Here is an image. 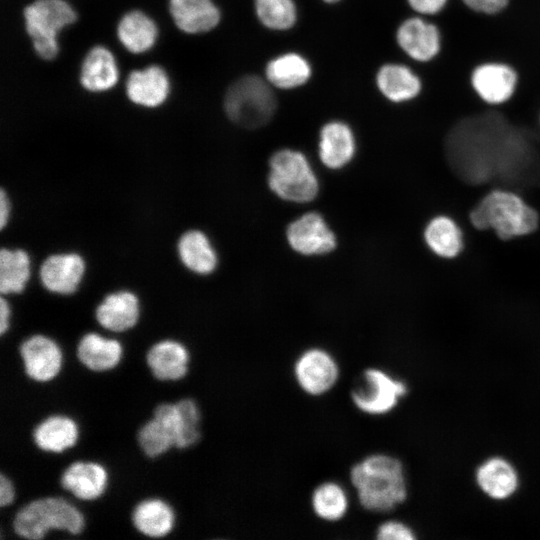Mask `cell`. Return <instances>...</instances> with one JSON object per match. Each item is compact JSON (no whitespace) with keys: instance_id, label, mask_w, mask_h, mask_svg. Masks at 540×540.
<instances>
[{"instance_id":"cell-5","label":"cell","mask_w":540,"mask_h":540,"mask_svg":"<svg viewBox=\"0 0 540 540\" xmlns=\"http://www.w3.org/2000/svg\"><path fill=\"white\" fill-rule=\"evenodd\" d=\"M277 109L272 86L257 75H245L235 80L226 90L224 110L235 124L246 128H260L270 122Z\"/></svg>"},{"instance_id":"cell-22","label":"cell","mask_w":540,"mask_h":540,"mask_svg":"<svg viewBox=\"0 0 540 540\" xmlns=\"http://www.w3.org/2000/svg\"><path fill=\"white\" fill-rule=\"evenodd\" d=\"M169 91L168 75L162 67L157 65L132 71L126 81V94L130 101L147 108L162 105Z\"/></svg>"},{"instance_id":"cell-39","label":"cell","mask_w":540,"mask_h":540,"mask_svg":"<svg viewBox=\"0 0 540 540\" xmlns=\"http://www.w3.org/2000/svg\"><path fill=\"white\" fill-rule=\"evenodd\" d=\"M16 488L9 476L3 471L0 473V507L5 508L14 503Z\"/></svg>"},{"instance_id":"cell-1","label":"cell","mask_w":540,"mask_h":540,"mask_svg":"<svg viewBox=\"0 0 540 540\" xmlns=\"http://www.w3.org/2000/svg\"><path fill=\"white\" fill-rule=\"evenodd\" d=\"M450 164L470 183L493 178L518 181L540 160V125L515 121L477 97L441 140Z\"/></svg>"},{"instance_id":"cell-17","label":"cell","mask_w":540,"mask_h":540,"mask_svg":"<svg viewBox=\"0 0 540 540\" xmlns=\"http://www.w3.org/2000/svg\"><path fill=\"white\" fill-rule=\"evenodd\" d=\"M140 315V299L128 289L107 293L95 308L96 322L112 333L133 329L138 324Z\"/></svg>"},{"instance_id":"cell-34","label":"cell","mask_w":540,"mask_h":540,"mask_svg":"<svg viewBox=\"0 0 540 540\" xmlns=\"http://www.w3.org/2000/svg\"><path fill=\"white\" fill-rule=\"evenodd\" d=\"M254 8L258 20L270 30H289L297 21L294 0H254Z\"/></svg>"},{"instance_id":"cell-19","label":"cell","mask_w":540,"mask_h":540,"mask_svg":"<svg viewBox=\"0 0 540 540\" xmlns=\"http://www.w3.org/2000/svg\"><path fill=\"white\" fill-rule=\"evenodd\" d=\"M287 239L296 252L304 255L324 254L336 246L334 233L316 212H309L293 221L288 226Z\"/></svg>"},{"instance_id":"cell-10","label":"cell","mask_w":540,"mask_h":540,"mask_svg":"<svg viewBox=\"0 0 540 540\" xmlns=\"http://www.w3.org/2000/svg\"><path fill=\"white\" fill-rule=\"evenodd\" d=\"M293 375L298 387L307 395L322 396L338 382L340 368L335 357L319 347L306 349L293 364Z\"/></svg>"},{"instance_id":"cell-3","label":"cell","mask_w":540,"mask_h":540,"mask_svg":"<svg viewBox=\"0 0 540 540\" xmlns=\"http://www.w3.org/2000/svg\"><path fill=\"white\" fill-rule=\"evenodd\" d=\"M85 525L83 513L69 500L55 495L26 502L11 521L14 534L27 540L43 539L51 531L79 535Z\"/></svg>"},{"instance_id":"cell-12","label":"cell","mask_w":540,"mask_h":540,"mask_svg":"<svg viewBox=\"0 0 540 540\" xmlns=\"http://www.w3.org/2000/svg\"><path fill=\"white\" fill-rule=\"evenodd\" d=\"M519 82V74L511 64L488 60L477 64L471 72L470 83L473 91L487 105L500 106L514 96Z\"/></svg>"},{"instance_id":"cell-41","label":"cell","mask_w":540,"mask_h":540,"mask_svg":"<svg viewBox=\"0 0 540 540\" xmlns=\"http://www.w3.org/2000/svg\"><path fill=\"white\" fill-rule=\"evenodd\" d=\"M11 216V202L9 195L2 188L0 192V227L5 229L8 225Z\"/></svg>"},{"instance_id":"cell-20","label":"cell","mask_w":540,"mask_h":540,"mask_svg":"<svg viewBox=\"0 0 540 540\" xmlns=\"http://www.w3.org/2000/svg\"><path fill=\"white\" fill-rule=\"evenodd\" d=\"M75 355L87 370L104 373L119 366L123 358V346L115 338L97 332H86L76 344Z\"/></svg>"},{"instance_id":"cell-40","label":"cell","mask_w":540,"mask_h":540,"mask_svg":"<svg viewBox=\"0 0 540 540\" xmlns=\"http://www.w3.org/2000/svg\"><path fill=\"white\" fill-rule=\"evenodd\" d=\"M11 306L9 301L4 297L0 298V335L3 336L6 334L11 325Z\"/></svg>"},{"instance_id":"cell-15","label":"cell","mask_w":540,"mask_h":540,"mask_svg":"<svg viewBox=\"0 0 540 540\" xmlns=\"http://www.w3.org/2000/svg\"><path fill=\"white\" fill-rule=\"evenodd\" d=\"M376 86L388 102L402 105L417 99L424 85L422 77L408 62L393 60L379 67Z\"/></svg>"},{"instance_id":"cell-16","label":"cell","mask_w":540,"mask_h":540,"mask_svg":"<svg viewBox=\"0 0 540 540\" xmlns=\"http://www.w3.org/2000/svg\"><path fill=\"white\" fill-rule=\"evenodd\" d=\"M109 476L104 465L93 460H76L67 465L59 477V485L74 498L95 501L103 496Z\"/></svg>"},{"instance_id":"cell-24","label":"cell","mask_w":540,"mask_h":540,"mask_svg":"<svg viewBox=\"0 0 540 540\" xmlns=\"http://www.w3.org/2000/svg\"><path fill=\"white\" fill-rule=\"evenodd\" d=\"M131 524L141 535L148 538H163L170 534L176 524L173 507L158 497L139 501L131 511Z\"/></svg>"},{"instance_id":"cell-8","label":"cell","mask_w":540,"mask_h":540,"mask_svg":"<svg viewBox=\"0 0 540 540\" xmlns=\"http://www.w3.org/2000/svg\"><path fill=\"white\" fill-rule=\"evenodd\" d=\"M406 383L388 372L372 367L365 369L351 389L355 407L371 416L391 412L407 394Z\"/></svg>"},{"instance_id":"cell-28","label":"cell","mask_w":540,"mask_h":540,"mask_svg":"<svg viewBox=\"0 0 540 540\" xmlns=\"http://www.w3.org/2000/svg\"><path fill=\"white\" fill-rule=\"evenodd\" d=\"M355 152V138L351 128L344 122L331 121L320 131L319 155L329 168L338 169L352 159Z\"/></svg>"},{"instance_id":"cell-33","label":"cell","mask_w":540,"mask_h":540,"mask_svg":"<svg viewBox=\"0 0 540 540\" xmlns=\"http://www.w3.org/2000/svg\"><path fill=\"white\" fill-rule=\"evenodd\" d=\"M311 508L316 517L325 522L340 521L349 510L348 493L336 481L322 482L311 494Z\"/></svg>"},{"instance_id":"cell-14","label":"cell","mask_w":540,"mask_h":540,"mask_svg":"<svg viewBox=\"0 0 540 540\" xmlns=\"http://www.w3.org/2000/svg\"><path fill=\"white\" fill-rule=\"evenodd\" d=\"M86 273L84 257L74 251L48 255L39 268L43 288L55 295L69 296L76 293Z\"/></svg>"},{"instance_id":"cell-30","label":"cell","mask_w":540,"mask_h":540,"mask_svg":"<svg viewBox=\"0 0 540 540\" xmlns=\"http://www.w3.org/2000/svg\"><path fill=\"white\" fill-rule=\"evenodd\" d=\"M117 36L129 52L139 54L153 47L158 36V29L149 16L134 10L127 12L120 19Z\"/></svg>"},{"instance_id":"cell-9","label":"cell","mask_w":540,"mask_h":540,"mask_svg":"<svg viewBox=\"0 0 540 540\" xmlns=\"http://www.w3.org/2000/svg\"><path fill=\"white\" fill-rule=\"evenodd\" d=\"M394 42L406 62L428 63L442 50V33L431 18L412 14L397 25Z\"/></svg>"},{"instance_id":"cell-2","label":"cell","mask_w":540,"mask_h":540,"mask_svg":"<svg viewBox=\"0 0 540 540\" xmlns=\"http://www.w3.org/2000/svg\"><path fill=\"white\" fill-rule=\"evenodd\" d=\"M350 482L361 507L371 513H388L408 496L405 468L401 460L386 453H372L350 469Z\"/></svg>"},{"instance_id":"cell-6","label":"cell","mask_w":540,"mask_h":540,"mask_svg":"<svg viewBox=\"0 0 540 540\" xmlns=\"http://www.w3.org/2000/svg\"><path fill=\"white\" fill-rule=\"evenodd\" d=\"M269 167V187L280 198L305 203L316 197L319 184L307 158L301 152L279 150L272 155Z\"/></svg>"},{"instance_id":"cell-7","label":"cell","mask_w":540,"mask_h":540,"mask_svg":"<svg viewBox=\"0 0 540 540\" xmlns=\"http://www.w3.org/2000/svg\"><path fill=\"white\" fill-rule=\"evenodd\" d=\"M23 15L33 48L45 60L57 56L58 33L77 19L75 10L65 0H36L25 7Z\"/></svg>"},{"instance_id":"cell-4","label":"cell","mask_w":540,"mask_h":540,"mask_svg":"<svg viewBox=\"0 0 540 540\" xmlns=\"http://www.w3.org/2000/svg\"><path fill=\"white\" fill-rule=\"evenodd\" d=\"M537 212L519 195L507 190H493L470 212L472 225L492 229L503 240L528 235L538 226Z\"/></svg>"},{"instance_id":"cell-36","label":"cell","mask_w":540,"mask_h":540,"mask_svg":"<svg viewBox=\"0 0 540 540\" xmlns=\"http://www.w3.org/2000/svg\"><path fill=\"white\" fill-rule=\"evenodd\" d=\"M375 537L378 540H413L416 535L408 524L390 519L377 527Z\"/></svg>"},{"instance_id":"cell-29","label":"cell","mask_w":540,"mask_h":540,"mask_svg":"<svg viewBox=\"0 0 540 540\" xmlns=\"http://www.w3.org/2000/svg\"><path fill=\"white\" fill-rule=\"evenodd\" d=\"M312 75L309 61L301 54L287 52L272 58L265 68V79L278 89H294L306 84Z\"/></svg>"},{"instance_id":"cell-18","label":"cell","mask_w":540,"mask_h":540,"mask_svg":"<svg viewBox=\"0 0 540 540\" xmlns=\"http://www.w3.org/2000/svg\"><path fill=\"white\" fill-rule=\"evenodd\" d=\"M190 361L185 344L172 338L154 342L145 354L146 366L152 376L164 382H176L186 377Z\"/></svg>"},{"instance_id":"cell-26","label":"cell","mask_w":540,"mask_h":540,"mask_svg":"<svg viewBox=\"0 0 540 540\" xmlns=\"http://www.w3.org/2000/svg\"><path fill=\"white\" fill-rule=\"evenodd\" d=\"M178 258L188 271L196 275H209L217 267L218 257L208 236L201 230L183 232L176 244Z\"/></svg>"},{"instance_id":"cell-23","label":"cell","mask_w":540,"mask_h":540,"mask_svg":"<svg viewBox=\"0 0 540 540\" xmlns=\"http://www.w3.org/2000/svg\"><path fill=\"white\" fill-rule=\"evenodd\" d=\"M475 480L480 490L494 500L513 496L519 486V475L507 459L494 456L483 461L476 469Z\"/></svg>"},{"instance_id":"cell-43","label":"cell","mask_w":540,"mask_h":540,"mask_svg":"<svg viewBox=\"0 0 540 540\" xmlns=\"http://www.w3.org/2000/svg\"><path fill=\"white\" fill-rule=\"evenodd\" d=\"M539 123H540V117H539Z\"/></svg>"},{"instance_id":"cell-37","label":"cell","mask_w":540,"mask_h":540,"mask_svg":"<svg viewBox=\"0 0 540 540\" xmlns=\"http://www.w3.org/2000/svg\"><path fill=\"white\" fill-rule=\"evenodd\" d=\"M450 0H406L413 14L433 17L442 12Z\"/></svg>"},{"instance_id":"cell-13","label":"cell","mask_w":540,"mask_h":540,"mask_svg":"<svg viewBox=\"0 0 540 540\" xmlns=\"http://www.w3.org/2000/svg\"><path fill=\"white\" fill-rule=\"evenodd\" d=\"M152 416L169 429L174 448L186 450L200 441L202 412L193 398L159 403L154 407Z\"/></svg>"},{"instance_id":"cell-35","label":"cell","mask_w":540,"mask_h":540,"mask_svg":"<svg viewBox=\"0 0 540 540\" xmlns=\"http://www.w3.org/2000/svg\"><path fill=\"white\" fill-rule=\"evenodd\" d=\"M136 442L141 452L149 459L158 458L174 448L169 429L153 416L138 428Z\"/></svg>"},{"instance_id":"cell-27","label":"cell","mask_w":540,"mask_h":540,"mask_svg":"<svg viewBox=\"0 0 540 540\" xmlns=\"http://www.w3.org/2000/svg\"><path fill=\"white\" fill-rule=\"evenodd\" d=\"M119 71L113 54L103 46H94L83 59L80 83L88 91L103 92L114 87Z\"/></svg>"},{"instance_id":"cell-42","label":"cell","mask_w":540,"mask_h":540,"mask_svg":"<svg viewBox=\"0 0 540 540\" xmlns=\"http://www.w3.org/2000/svg\"><path fill=\"white\" fill-rule=\"evenodd\" d=\"M325 3H328V4H334V3H337L339 2L340 0H323Z\"/></svg>"},{"instance_id":"cell-32","label":"cell","mask_w":540,"mask_h":540,"mask_svg":"<svg viewBox=\"0 0 540 540\" xmlns=\"http://www.w3.org/2000/svg\"><path fill=\"white\" fill-rule=\"evenodd\" d=\"M424 239L429 249L442 258H454L463 249V234L457 223L448 216L432 218L424 231Z\"/></svg>"},{"instance_id":"cell-38","label":"cell","mask_w":540,"mask_h":540,"mask_svg":"<svg viewBox=\"0 0 540 540\" xmlns=\"http://www.w3.org/2000/svg\"><path fill=\"white\" fill-rule=\"evenodd\" d=\"M471 11L485 15H494L503 11L509 0H461Z\"/></svg>"},{"instance_id":"cell-21","label":"cell","mask_w":540,"mask_h":540,"mask_svg":"<svg viewBox=\"0 0 540 540\" xmlns=\"http://www.w3.org/2000/svg\"><path fill=\"white\" fill-rule=\"evenodd\" d=\"M80 436L77 422L62 413L41 419L32 429L33 444L46 453L59 454L73 448Z\"/></svg>"},{"instance_id":"cell-11","label":"cell","mask_w":540,"mask_h":540,"mask_svg":"<svg viewBox=\"0 0 540 540\" xmlns=\"http://www.w3.org/2000/svg\"><path fill=\"white\" fill-rule=\"evenodd\" d=\"M19 358L25 375L36 383H48L62 370L63 351L52 337L35 333L21 341L18 347Z\"/></svg>"},{"instance_id":"cell-25","label":"cell","mask_w":540,"mask_h":540,"mask_svg":"<svg viewBox=\"0 0 540 540\" xmlns=\"http://www.w3.org/2000/svg\"><path fill=\"white\" fill-rule=\"evenodd\" d=\"M169 12L175 25L187 34L208 32L221 19L213 0H169Z\"/></svg>"},{"instance_id":"cell-31","label":"cell","mask_w":540,"mask_h":540,"mask_svg":"<svg viewBox=\"0 0 540 540\" xmlns=\"http://www.w3.org/2000/svg\"><path fill=\"white\" fill-rule=\"evenodd\" d=\"M31 277V257L22 248L0 250V292L1 295L22 293Z\"/></svg>"}]
</instances>
